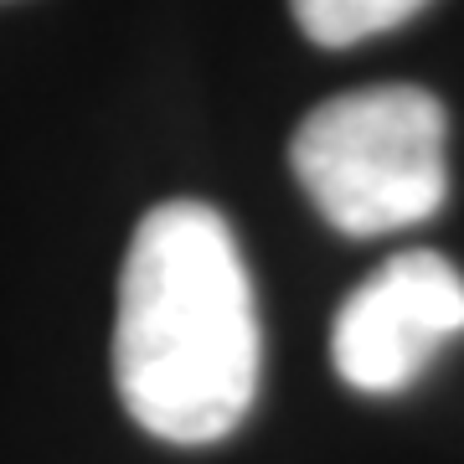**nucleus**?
I'll use <instances>...</instances> for the list:
<instances>
[{"label": "nucleus", "mask_w": 464, "mask_h": 464, "mask_svg": "<svg viewBox=\"0 0 464 464\" xmlns=\"http://www.w3.org/2000/svg\"><path fill=\"white\" fill-rule=\"evenodd\" d=\"M464 335V274L433 248L392 253L346 295L331 331L341 382L372 398L413 387L439 351Z\"/></svg>", "instance_id": "nucleus-3"}, {"label": "nucleus", "mask_w": 464, "mask_h": 464, "mask_svg": "<svg viewBox=\"0 0 464 464\" xmlns=\"http://www.w3.org/2000/svg\"><path fill=\"white\" fill-rule=\"evenodd\" d=\"M299 32L320 47H356L366 36H382L418 16L429 0H289Z\"/></svg>", "instance_id": "nucleus-4"}, {"label": "nucleus", "mask_w": 464, "mask_h": 464, "mask_svg": "<svg viewBox=\"0 0 464 464\" xmlns=\"http://www.w3.org/2000/svg\"><path fill=\"white\" fill-rule=\"evenodd\" d=\"M258 366V304L232 227L207 201H160L119 274L114 382L130 418L166 444H217L248 418Z\"/></svg>", "instance_id": "nucleus-1"}, {"label": "nucleus", "mask_w": 464, "mask_h": 464, "mask_svg": "<svg viewBox=\"0 0 464 464\" xmlns=\"http://www.w3.org/2000/svg\"><path fill=\"white\" fill-rule=\"evenodd\" d=\"M444 103L429 88H356L304 114L289 166L335 232L382 237L418 227L444 207Z\"/></svg>", "instance_id": "nucleus-2"}]
</instances>
